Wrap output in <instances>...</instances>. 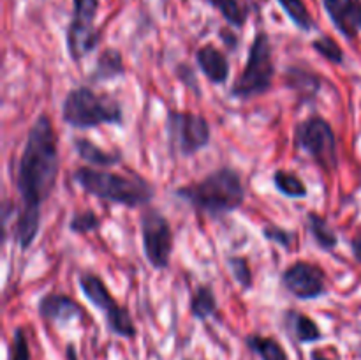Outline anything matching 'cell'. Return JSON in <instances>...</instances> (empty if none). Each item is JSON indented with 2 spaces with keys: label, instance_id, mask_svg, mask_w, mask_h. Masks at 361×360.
<instances>
[{
  "label": "cell",
  "instance_id": "obj_21",
  "mask_svg": "<svg viewBox=\"0 0 361 360\" xmlns=\"http://www.w3.org/2000/svg\"><path fill=\"white\" fill-rule=\"evenodd\" d=\"M208 4L215 11H219V14L224 18L229 27L236 28V30L245 27L254 9L250 0H208Z\"/></svg>",
  "mask_w": 361,
  "mask_h": 360
},
{
  "label": "cell",
  "instance_id": "obj_4",
  "mask_svg": "<svg viewBox=\"0 0 361 360\" xmlns=\"http://www.w3.org/2000/svg\"><path fill=\"white\" fill-rule=\"evenodd\" d=\"M63 124L73 129H95L101 126H123L126 113L118 99L109 92H97L92 85L71 88L60 112Z\"/></svg>",
  "mask_w": 361,
  "mask_h": 360
},
{
  "label": "cell",
  "instance_id": "obj_8",
  "mask_svg": "<svg viewBox=\"0 0 361 360\" xmlns=\"http://www.w3.org/2000/svg\"><path fill=\"white\" fill-rule=\"evenodd\" d=\"M166 134L169 154L180 157H192L212 143V126L207 116L185 109L166 112Z\"/></svg>",
  "mask_w": 361,
  "mask_h": 360
},
{
  "label": "cell",
  "instance_id": "obj_16",
  "mask_svg": "<svg viewBox=\"0 0 361 360\" xmlns=\"http://www.w3.org/2000/svg\"><path fill=\"white\" fill-rule=\"evenodd\" d=\"M194 60L201 74L215 87H222L231 78V62L228 59V52H222L212 42L200 46L194 53Z\"/></svg>",
  "mask_w": 361,
  "mask_h": 360
},
{
  "label": "cell",
  "instance_id": "obj_5",
  "mask_svg": "<svg viewBox=\"0 0 361 360\" xmlns=\"http://www.w3.org/2000/svg\"><path fill=\"white\" fill-rule=\"evenodd\" d=\"M277 67L274 60V46L264 30L256 32L247 52L245 66L229 87L228 95L235 101H250L268 94L274 87Z\"/></svg>",
  "mask_w": 361,
  "mask_h": 360
},
{
  "label": "cell",
  "instance_id": "obj_1",
  "mask_svg": "<svg viewBox=\"0 0 361 360\" xmlns=\"http://www.w3.org/2000/svg\"><path fill=\"white\" fill-rule=\"evenodd\" d=\"M60 175V140L48 113H39L28 129L18 159L16 189L20 194L13 239L27 253L41 232L42 205L53 196Z\"/></svg>",
  "mask_w": 361,
  "mask_h": 360
},
{
  "label": "cell",
  "instance_id": "obj_25",
  "mask_svg": "<svg viewBox=\"0 0 361 360\" xmlns=\"http://www.w3.org/2000/svg\"><path fill=\"white\" fill-rule=\"evenodd\" d=\"M261 236H263L267 242L275 244V246L282 247L288 253H293L295 247L298 246V233L295 229L284 228V226L277 224L274 221H267L261 226Z\"/></svg>",
  "mask_w": 361,
  "mask_h": 360
},
{
  "label": "cell",
  "instance_id": "obj_13",
  "mask_svg": "<svg viewBox=\"0 0 361 360\" xmlns=\"http://www.w3.org/2000/svg\"><path fill=\"white\" fill-rule=\"evenodd\" d=\"M284 83L298 99V106L312 104L324 87V78L317 71L300 64H288L284 69Z\"/></svg>",
  "mask_w": 361,
  "mask_h": 360
},
{
  "label": "cell",
  "instance_id": "obj_9",
  "mask_svg": "<svg viewBox=\"0 0 361 360\" xmlns=\"http://www.w3.org/2000/svg\"><path fill=\"white\" fill-rule=\"evenodd\" d=\"M143 254L154 270H166L175 251V233L169 219L157 207L147 205L140 215Z\"/></svg>",
  "mask_w": 361,
  "mask_h": 360
},
{
  "label": "cell",
  "instance_id": "obj_32",
  "mask_svg": "<svg viewBox=\"0 0 361 360\" xmlns=\"http://www.w3.org/2000/svg\"><path fill=\"white\" fill-rule=\"evenodd\" d=\"M349 247H351L353 258L361 265V235L353 236L351 242H349Z\"/></svg>",
  "mask_w": 361,
  "mask_h": 360
},
{
  "label": "cell",
  "instance_id": "obj_20",
  "mask_svg": "<svg viewBox=\"0 0 361 360\" xmlns=\"http://www.w3.org/2000/svg\"><path fill=\"white\" fill-rule=\"evenodd\" d=\"M190 316L194 320L204 323L210 318H215L219 314V300L214 286L210 282H201L194 288L192 295L189 300Z\"/></svg>",
  "mask_w": 361,
  "mask_h": 360
},
{
  "label": "cell",
  "instance_id": "obj_17",
  "mask_svg": "<svg viewBox=\"0 0 361 360\" xmlns=\"http://www.w3.org/2000/svg\"><path fill=\"white\" fill-rule=\"evenodd\" d=\"M73 148L78 157L87 166H92V168L109 169L113 166H118L123 161V154L120 148L108 150V148L101 147V145H97L87 136H74Z\"/></svg>",
  "mask_w": 361,
  "mask_h": 360
},
{
  "label": "cell",
  "instance_id": "obj_22",
  "mask_svg": "<svg viewBox=\"0 0 361 360\" xmlns=\"http://www.w3.org/2000/svg\"><path fill=\"white\" fill-rule=\"evenodd\" d=\"M245 346L259 360H289L284 346L279 342V339L271 337V335H261L257 332L247 334Z\"/></svg>",
  "mask_w": 361,
  "mask_h": 360
},
{
  "label": "cell",
  "instance_id": "obj_36",
  "mask_svg": "<svg viewBox=\"0 0 361 360\" xmlns=\"http://www.w3.org/2000/svg\"><path fill=\"white\" fill-rule=\"evenodd\" d=\"M187 360H189V359H187Z\"/></svg>",
  "mask_w": 361,
  "mask_h": 360
},
{
  "label": "cell",
  "instance_id": "obj_11",
  "mask_svg": "<svg viewBox=\"0 0 361 360\" xmlns=\"http://www.w3.org/2000/svg\"><path fill=\"white\" fill-rule=\"evenodd\" d=\"M279 282L286 293L302 302L319 300L330 292L328 272L310 260H296L289 263L279 275Z\"/></svg>",
  "mask_w": 361,
  "mask_h": 360
},
{
  "label": "cell",
  "instance_id": "obj_31",
  "mask_svg": "<svg viewBox=\"0 0 361 360\" xmlns=\"http://www.w3.org/2000/svg\"><path fill=\"white\" fill-rule=\"evenodd\" d=\"M219 37H221L222 44L226 46V52L228 53L238 52L240 37L236 32H233L231 28H221V30H219Z\"/></svg>",
  "mask_w": 361,
  "mask_h": 360
},
{
  "label": "cell",
  "instance_id": "obj_30",
  "mask_svg": "<svg viewBox=\"0 0 361 360\" xmlns=\"http://www.w3.org/2000/svg\"><path fill=\"white\" fill-rule=\"evenodd\" d=\"M9 360H32L30 344H28L27 332L23 327H16L13 332V344H11Z\"/></svg>",
  "mask_w": 361,
  "mask_h": 360
},
{
  "label": "cell",
  "instance_id": "obj_24",
  "mask_svg": "<svg viewBox=\"0 0 361 360\" xmlns=\"http://www.w3.org/2000/svg\"><path fill=\"white\" fill-rule=\"evenodd\" d=\"M277 2L279 6L282 7V11L286 13V16L291 20V23L295 25L298 30L302 32L316 30L317 28L316 20L312 18L310 11L307 9L303 0H277Z\"/></svg>",
  "mask_w": 361,
  "mask_h": 360
},
{
  "label": "cell",
  "instance_id": "obj_35",
  "mask_svg": "<svg viewBox=\"0 0 361 360\" xmlns=\"http://www.w3.org/2000/svg\"><path fill=\"white\" fill-rule=\"evenodd\" d=\"M360 359H361V346H360Z\"/></svg>",
  "mask_w": 361,
  "mask_h": 360
},
{
  "label": "cell",
  "instance_id": "obj_29",
  "mask_svg": "<svg viewBox=\"0 0 361 360\" xmlns=\"http://www.w3.org/2000/svg\"><path fill=\"white\" fill-rule=\"evenodd\" d=\"M173 73H175L176 80H178L180 83L187 88V90L192 92L194 95H197V97H200V95L203 94V90H201V85H200V76H197V69L192 66V64H189V62L175 64V69H173Z\"/></svg>",
  "mask_w": 361,
  "mask_h": 360
},
{
  "label": "cell",
  "instance_id": "obj_14",
  "mask_svg": "<svg viewBox=\"0 0 361 360\" xmlns=\"http://www.w3.org/2000/svg\"><path fill=\"white\" fill-rule=\"evenodd\" d=\"M335 30L348 41L361 34V0H321Z\"/></svg>",
  "mask_w": 361,
  "mask_h": 360
},
{
  "label": "cell",
  "instance_id": "obj_15",
  "mask_svg": "<svg viewBox=\"0 0 361 360\" xmlns=\"http://www.w3.org/2000/svg\"><path fill=\"white\" fill-rule=\"evenodd\" d=\"M279 325L295 344H312V342H319L324 339V332L319 323L312 316L295 309V307H288L282 311Z\"/></svg>",
  "mask_w": 361,
  "mask_h": 360
},
{
  "label": "cell",
  "instance_id": "obj_10",
  "mask_svg": "<svg viewBox=\"0 0 361 360\" xmlns=\"http://www.w3.org/2000/svg\"><path fill=\"white\" fill-rule=\"evenodd\" d=\"M99 0H73V18L66 28V49L73 62H81L99 48L101 32L95 28Z\"/></svg>",
  "mask_w": 361,
  "mask_h": 360
},
{
  "label": "cell",
  "instance_id": "obj_34",
  "mask_svg": "<svg viewBox=\"0 0 361 360\" xmlns=\"http://www.w3.org/2000/svg\"><path fill=\"white\" fill-rule=\"evenodd\" d=\"M310 360H331V359H328V356L324 355L323 352H319V349H312V352H310Z\"/></svg>",
  "mask_w": 361,
  "mask_h": 360
},
{
  "label": "cell",
  "instance_id": "obj_6",
  "mask_svg": "<svg viewBox=\"0 0 361 360\" xmlns=\"http://www.w3.org/2000/svg\"><path fill=\"white\" fill-rule=\"evenodd\" d=\"M293 145L295 150L303 152L314 161V164L326 175L338 168L337 134L331 124L323 115H307L293 127Z\"/></svg>",
  "mask_w": 361,
  "mask_h": 360
},
{
  "label": "cell",
  "instance_id": "obj_28",
  "mask_svg": "<svg viewBox=\"0 0 361 360\" xmlns=\"http://www.w3.org/2000/svg\"><path fill=\"white\" fill-rule=\"evenodd\" d=\"M310 48H312L321 59L326 60L328 64H334V66H342L345 60L344 49H342V46L338 44L331 35H319V37H316L310 42Z\"/></svg>",
  "mask_w": 361,
  "mask_h": 360
},
{
  "label": "cell",
  "instance_id": "obj_2",
  "mask_svg": "<svg viewBox=\"0 0 361 360\" xmlns=\"http://www.w3.org/2000/svg\"><path fill=\"white\" fill-rule=\"evenodd\" d=\"M173 196L189 205L197 214L221 219L235 214L247 200L242 173L231 166H219L203 179L183 184L173 191Z\"/></svg>",
  "mask_w": 361,
  "mask_h": 360
},
{
  "label": "cell",
  "instance_id": "obj_26",
  "mask_svg": "<svg viewBox=\"0 0 361 360\" xmlns=\"http://www.w3.org/2000/svg\"><path fill=\"white\" fill-rule=\"evenodd\" d=\"M226 267H228L231 277L235 279V282L243 292H250L254 288V272L252 267H250V261L245 256L229 254V256H226Z\"/></svg>",
  "mask_w": 361,
  "mask_h": 360
},
{
  "label": "cell",
  "instance_id": "obj_12",
  "mask_svg": "<svg viewBox=\"0 0 361 360\" xmlns=\"http://www.w3.org/2000/svg\"><path fill=\"white\" fill-rule=\"evenodd\" d=\"M37 314L46 323L60 325V327L74 320L87 318L83 306L76 299L59 292H49L37 300Z\"/></svg>",
  "mask_w": 361,
  "mask_h": 360
},
{
  "label": "cell",
  "instance_id": "obj_27",
  "mask_svg": "<svg viewBox=\"0 0 361 360\" xmlns=\"http://www.w3.org/2000/svg\"><path fill=\"white\" fill-rule=\"evenodd\" d=\"M101 226V215L95 210H92V208H87V210L74 212V214L71 215L67 228H69V232L74 233V235H88V233L99 232Z\"/></svg>",
  "mask_w": 361,
  "mask_h": 360
},
{
  "label": "cell",
  "instance_id": "obj_18",
  "mask_svg": "<svg viewBox=\"0 0 361 360\" xmlns=\"http://www.w3.org/2000/svg\"><path fill=\"white\" fill-rule=\"evenodd\" d=\"M127 74L126 60H123L122 52L118 48H102L95 59L94 67L88 74V85L106 83V81L118 80Z\"/></svg>",
  "mask_w": 361,
  "mask_h": 360
},
{
  "label": "cell",
  "instance_id": "obj_23",
  "mask_svg": "<svg viewBox=\"0 0 361 360\" xmlns=\"http://www.w3.org/2000/svg\"><path fill=\"white\" fill-rule=\"evenodd\" d=\"M271 184L275 191L289 200H307L309 198V187L303 182L302 176L289 169L279 168L271 175Z\"/></svg>",
  "mask_w": 361,
  "mask_h": 360
},
{
  "label": "cell",
  "instance_id": "obj_33",
  "mask_svg": "<svg viewBox=\"0 0 361 360\" xmlns=\"http://www.w3.org/2000/svg\"><path fill=\"white\" fill-rule=\"evenodd\" d=\"M66 360H80L78 359V349L74 342H67L66 344Z\"/></svg>",
  "mask_w": 361,
  "mask_h": 360
},
{
  "label": "cell",
  "instance_id": "obj_7",
  "mask_svg": "<svg viewBox=\"0 0 361 360\" xmlns=\"http://www.w3.org/2000/svg\"><path fill=\"white\" fill-rule=\"evenodd\" d=\"M78 286L85 299L104 316V323L113 335L122 339H134L137 335L136 323L129 307L122 306L109 292L104 279L94 272H81Z\"/></svg>",
  "mask_w": 361,
  "mask_h": 360
},
{
  "label": "cell",
  "instance_id": "obj_3",
  "mask_svg": "<svg viewBox=\"0 0 361 360\" xmlns=\"http://www.w3.org/2000/svg\"><path fill=\"white\" fill-rule=\"evenodd\" d=\"M73 180L90 196L130 210L152 205L155 198L154 184L140 175H123L85 164L74 169Z\"/></svg>",
  "mask_w": 361,
  "mask_h": 360
},
{
  "label": "cell",
  "instance_id": "obj_19",
  "mask_svg": "<svg viewBox=\"0 0 361 360\" xmlns=\"http://www.w3.org/2000/svg\"><path fill=\"white\" fill-rule=\"evenodd\" d=\"M305 226L312 242L323 253H334L337 249L338 235L334 229V226L330 224L328 217H324L323 214L316 210H309L305 214Z\"/></svg>",
  "mask_w": 361,
  "mask_h": 360
}]
</instances>
